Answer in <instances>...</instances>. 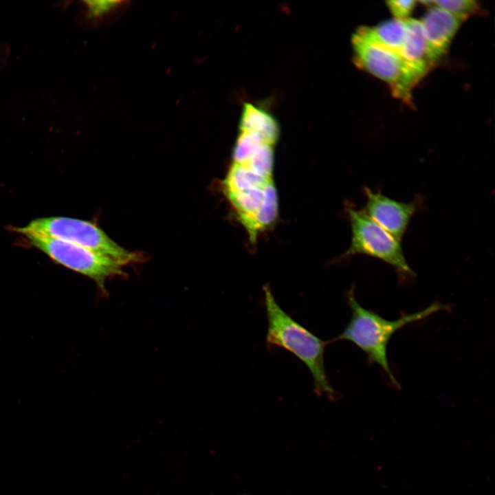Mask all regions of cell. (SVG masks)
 <instances>
[{
    "mask_svg": "<svg viewBox=\"0 0 495 495\" xmlns=\"http://www.w3.org/2000/svg\"><path fill=\"white\" fill-rule=\"evenodd\" d=\"M263 289L267 320V346L280 347L294 355L309 370L314 393L335 399L336 392L329 382L324 366V349L329 342L317 337L285 312L268 285H264Z\"/></svg>",
    "mask_w": 495,
    "mask_h": 495,
    "instance_id": "6da1fadb",
    "label": "cell"
},
{
    "mask_svg": "<svg viewBox=\"0 0 495 495\" xmlns=\"http://www.w3.org/2000/svg\"><path fill=\"white\" fill-rule=\"evenodd\" d=\"M346 297L351 310V320L343 331L338 337L329 340V343L339 340L353 343L366 354L370 362L380 366L390 382L398 386L387 358V346L390 338L406 325L426 318L445 309L446 306L434 302L419 311L390 320L362 307L355 299L353 286L346 292Z\"/></svg>",
    "mask_w": 495,
    "mask_h": 495,
    "instance_id": "7a4b0ae2",
    "label": "cell"
},
{
    "mask_svg": "<svg viewBox=\"0 0 495 495\" xmlns=\"http://www.w3.org/2000/svg\"><path fill=\"white\" fill-rule=\"evenodd\" d=\"M21 234H34L72 243L122 265L138 262L142 257L113 241L91 221L66 217H47L34 219L23 227L15 228Z\"/></svg>",
    "mask_w": 495,
    "mask_h": 495,
    "instance_id": "3957f363",
    "label": "cell"
},
{
    "mask_svg": "<svg viewBox=\"0 0 495 495\" xmlns=\"http://www.w3.org/2000/svg\"><path fill=\"white\" fill-rule=\"evenodd\" d=\"M351 227V241L348 250L342 256L350 257L364 254L380 260L395 270L402 281L412 278L415 274L408 265L401 242L351 204L346 206Z\"/></svg>",
    "mask_w": 495,
    "mask_h": 495,
    "instance_id": "277c9868",
    "label": "cell"
},
{
    "mask_svg": "<svg viewBox=\"0 0 495 495\" xmlns=\"http://www.w3.org/2000/svg\"><path fill=\"white\" fill-rule=\"evenodd\" d=\"M351 43L356 66L385 82L395 98L411 104L412 89L421 78L402 57L353 36Z\"/></svg>",
    "mask_w": 495,
    "mask_h": 495,
    "instance_id": "5b68a950",
    "label": "cell"
},
{
    "mask_svg": "<svg viewBox=\"0 0 495 495\" xmlns=\"http://www.w3.org/2000/svg\"><path fill=\"white\" fill-rule=\"evenodd\" d=\"M23 235L55 263L94 280L102 292H106L108 278L124 274L119 262L78 245L34 234Z\"/></svg>",
    "mask_w": 495,
    "mask_h": 495,
    "instance_id": "8992f818",
    "label": "cell"
},
{
    "mask_svg": "<svg viewBox=\"0 0 495 495\" xmlns=\"http://www.w3.org/2000/svg\"><path fill=\"white\" fill-rule=\"evenodd\" d=\"M252 244L273 226L278 217V202L274 180L263 186L224 192Z\"/></svg>",
    "mask_w": 495,
    "mask_h": 495,
    "instance_id": "52a82bcc",
    "label": "cell"
},
{
    "mask_svg": "<svg viewBox=\"0 0 495 495\" xmlns=\"http://www.w3.org/2000/svg\"><path fill=\"white\" fill-rule=\"evenodd\" d=\"M366 204L362 210L373 221L401 242L409 222L421 208V198L410 202H402L390 198L381 192L364 187Z\"/></svg>",
    "mask_w": 495,
    "mask_h": 495,
    "instance_id": "ba28073f",
    "label": "cell"
},
{
    "mask_svg": "<svg viewBox=\"0 0 495 495\" xmlns=\"http://www.w3.org/2000/svg\"><path fill=\"white\" fill-rule=\"evenodd\" d=\"M429 7L420 21L428 46L439 60L446 54L452 40L465 21L434 6Z\"/></svg>",
    "mask_w": 495,
    "mask_h": 495,
    "instance_id": "9c48e42d",
    "label": "cell"
},
{
    "mask_svg": "<svg viewBox=\"0 0 495 495\" xmlns=\"http://www.w3.org/2000/svg\"><path fill=\"white\" fill-rule=\"evenodd\" d=\"M406 36L399 54L421 78L438 60L428 46L420 20L410 18L406 21Z\"/></svg>",
    "mask_w": 495,
    "mask_h": 495,
    "instance_id": "30bf717a",
    "label": "cell"
},
{
    "mask_svg": "<svg viewBox=\"0 0 495 495\" xmlns=\"http://www.w3.org/2000/svg\"><path fill=\"white\" fill-rule=\"evenodd\" d=\"M406 31V21L393 18L373 27H360L352 36L399 54Z\"/></svg>",
    "mask_w": 495,
    "mask_h": 495,
    "instance_id": "8fae6325",
    "label": "cell"
},
{
    "mask_svg": "<svg viewBox=\"0 0 495 495\" xmlns=\"http://www.w3.org/2000/svg\"><path fill=\"white\" fill-rule=\"evenodd\" d=\"M239 131L253 132L265 143L274 145L280 136V126L268 111L250 102L243 104L239 120Z\"/></svg>",
    "mask_w": 495,
    "mask_h": 495,
    "instance_id": "7c38bea8",
    "label": "cell"
},
{
    "mask_svg": "<svg viewBox=\"0 0 495 495\" xmlns=\"http://www.w3.org/2000/svg\"><path fill=\"white\" fill-rule=\"evenodd\" d=\"M274 146L267 143L263 144L248 161L241 165L261 177L272 179L274 164Z\"/></svg>",
    "mask_w": 495,
    "mask_h": 495,
    "instance_id": "4fadbf2b",
    "label": "cell"
},
{
    "mask_svg": "<svg viewBox=\"0 0 495 495\" xmlns=\"http://www.w3.org/2000/svg\"><path fill=\"white\" fill-rule=\"evenodd\" d=\"M265 143L258 134L239 131L232 150V163L244 164Z\"/></svg>",
    "mask_w": 495,
    "mask_h": 495,
    "instance_id": "5bb4252c",
    "label": "cell"
},
{
    "mask_svg": "<svg viewBox=\"0 0 495 495\" xmlns=\"http://www.w3.org/2000/svg\"><path fill=\"white\" fill-rule=\"evenodd\" d=\"M421 3L438 7L463 21L474 14L479 8L478 2L474 0L421 1Z\"/></svg>",
    "mask_w": 495,
    "mask_h": 495,
    "instance_id": "9a60e30c",
    "label": "cell"
},
{
    "mask_svg": "<svg viewBox=\"0 0 495 495\" xmlns=\"http://www.w3.org/2000/svg\"><path fill=\"white\" fill-rule=\"evenodd\" d=\"M87 14L89 18L94 20H103L119 10L126 3L122 1H85Z\"/></svg>",
    "mask_w": 495,
    "mask_h": 495,
    "instance_id": "2e32d148",
    "label": "cell"
},
{
    "mask_svg": "<svg viewBox=\"0 0 495 495\" xmlns=\"http://www.w3.org/2000/svg\"><path fill=\"white\" fill-rule=\"evenodd\" d=\"M417 1L415 0H391L386 2L394 19L406 21L410 19Z\"/></svg>",
    "mask_w": 495,
    "mask_h": 495,
    "instance_id": "e0dca14e",
    "label": "cell"
}]
</instances>
